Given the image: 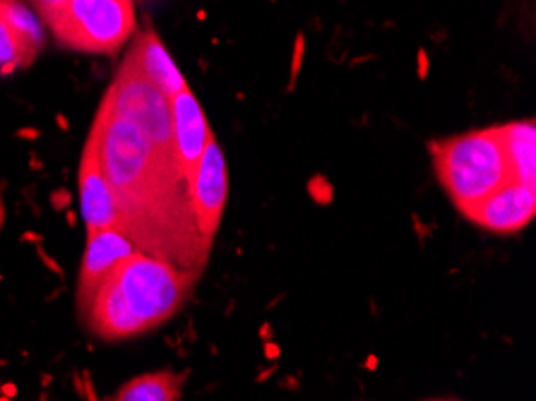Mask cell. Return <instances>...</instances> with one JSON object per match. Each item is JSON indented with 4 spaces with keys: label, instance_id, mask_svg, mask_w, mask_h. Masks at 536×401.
Returning a JSON list of instances; mask_svg holds the SVG:
<instances>
[{
    "label": "cell",
    "instance_id": "cell-11",
    "mask_svg": "<svg viewBox=\"0 0 536 401\" xmlns=\"http://www.w3.org/2000/svg\"><path fill=\"white\" fill-rule=\"evenodd\" d=\"M80 207H82V219L87 224V234L104 229H118L120 231V212L116 195L111 190L101 166H99L92 147L82 149L80 159Z\"/></svg>",
    "mask_w": 536,
    "mask_h": 401
},
{
    "label": "cell",
    "instance_id": "cell-10",
    "mask_svg": "<svg viewBox=\"0 0 536 401\" xmlns=\"http://www.w3.org/2000/svg\"><path fill=\"white\" fill-rule=\"evenodd\" d=\"M132 253H137L135 246L118 229H104L87 234V248L77 281V307H82L92 298L99 284Z\"/></svg>",
    "mask_w": 536,
    "mask_h": 401
},
{
    "label": "cell",
    "instance_id": "cell-2",
    "mask_svg": "<svg viewBox=\"0 0 536 401\" xmlns=\"http://www.w3.org/2000/svg\"><path fill=\"white\" fill-rule=\"evenodd\" d=\"M200 274L132 253L116 267L80 307L82 322L104 341L147 334L168 322L193 293Z\"/></svg>",
    "mask_w": 536,
    "mask_h": 401
},
{
    "label": "cell",
    "instance_id": "cell-12",
    "mask_svg": "<svg viewBox=\"0 0 536 401\" xmlns=\"http://www.w3.org/2000/svg\"><path fill=\"white\" fill-rule=\"evenodd\" d=\"M512 180L536 185V125L532 118L498 125Z\"/></svg>",
    "mask_w": 536,
    "mask_h": 401
},
{
    "label": "cell",
    "instance_id": "cell-14",
    "mask_svg": "<svg viewBox=\"0 0 536 401\" xmlns=\"http://www.w3.org/2000/svg\"><path fill=\"white\" fill-rule=\"evenodd\" d=\"M39 51L32 42H27L20 32L13 27V22L5 17L0 8V72L8 75L17 68H27L34 63Z\"/></svg>",
    "mask_w": 536,
    "mask_h": 401
},
{
    "label": "cell",
    "instance_id": "cell-4",
    "mask_svg": "<svg viewBox=\"0 0 536 401\" xmlns=\"http://www.w3.org/2000/svg\"><path fill=\"white\" fill-rule=\"evenodd\" d=\"M99 108L116 115V118L132 123L147 137V142L156 149V154H161L171 164H178L168 98L154 84H149L147 79L118 70L116 79L111 82L108 91L99 103Z\"/></svg>",
    "mask_w": 536,
    "mask_h": 401
},
{
    "label": "cell",
    "instance_id": "cell-18",
    "mask_svg": "<svg viewBox=\"0 0 536 401\" xmlns=\"http://www.w3.org/2000/svg\"><path fill=\"white\" fill-rule=\"evenodd\" d=\"M70 200H73V197H70L68 190H56V193L51 195V202H54V209H58V212H61V209H63V212H66V209L70 207Z\"/></svg>",
    "mask_w": 536,
    "mask_h": 401
},
{
    "label": "cell",
    "instance_id": "cell-5",
    "mask_svg": "<svg viewBox=\"0 0 536 401\" xmlns=\"http://www.w3.org/2000/svg\"><path fill=\"white\" fill-rule=\"evenodd\" d=\"M135 29L132 0H104L82 20H77L58 44L87 53H113Z\"/></svg>",
    "mask_w": 536,
    "mask_h": 401
},
{
    "label": "cell",
    "instance_id": "cell-17",
    "mask_svg": "<svg viewBox=\"0 0 536 401\" xmlns=\"http://www.w3.org/2000/svg\"><path fill=\"white\" fill-rule=\"evenodd\" d=\"M63 3H66V0H32L34 10H37V13L42 15L46 22H49L51 17H54L58 10L63 8Z\"/></svg>",
    "mask_w": 536,
    "mask_h": 401
},
{
    "label": "cell",
    "instance_id": "cell-6",
    "mask_svg": "<svg viewBox=\"0 0 536 401\" xmlns=\"http://www.w3.org/2000/svg\"><path fill=\"white\" fill-rule=\"evenodd\" d=\"M190 202H193L195 224L205 241L214 243V236L219 231L221 214L229 197V180H226V161L221 154L217 137L207 142V149L197 164L195 178L190 183Z\"/></svg>",
    "mask_w": 536,
    "mask_h": 401
},
{
    "label": "cell",
    "instance_id": "cell-9",
    "mask_svg": "<svg viewBox=\"0 0 536 401\" xmlns=\"http://www.w3.org/2000/svg\"><path fill=\"white\" fill-rule=\"evenodd\" d=\"M118 70L147 79V82L154 84L166 98L188 89V82H185V77L180 75L176 63L171 61L166 46L161 44V39L156 37V32H151V29L142 32L135 39V44L127 51V56L123 58Z\"/></svg>",
    "mask_w": 536,
    "mask_h": 401
},
{
    "label": "cell",
    "instance_id": "cell-1",
    "mask_svg": "<svg viewBox=\"0 0 536 401\" xmlns=\"http://www.w3.org/2000/svg\"><path fill=\"white\" fill-rule=\"evenodd\" d=\"M118 202L120 231L137 253L202 274L212 243L195 224L178 164L166 161L132 123L99 108L87 137Z\"/></svg>",
    "mask_w": 536,
    "mask_h": 401
},
{
    "label": "cell",
    "instance_id": "cell-22",
    "mask_svg": "<svg viewBox=\"0 0 536 401\" xmlns=\"http://www.w3.org/2000/svg\"><path fill=\"white\" fill-rule=\"evenodd\" d=\"M3 219H5V202L3 197H0V226H3Z\"/></svg>",
    "mask_w": 536,
    "mask_h": 401
},
{
    "label": "cell",
    "instance_id": "cell-21",
    "mask_svg": "<svg viewBox=\"0 0 536 401\" xmlns=\"http://www.w3.org/2000/svg\"><path fill=\"white\" fill-rule=\"evenodd\" d=\"M3 394H5L8 399L15 397V385H5V387H3Z\"/></svg>",
    "mask_w": 536,
    "mask_h": 401
},
{
    "label": "cell",
    "instance_id": "cell-15",
    "mask_svg": "<svg viewBox=\"0 0 536 401\" xmlns=\"http://www.w3.org/2000/svg\"><path fill=\"white\" fill-rule=\"evenodd\" d=\"M104 0H66L63 3V8L58 10V13L51 17L46 25L51 27V32H54V37L61 42L63 37L70 32V27L75 25L77 20H82V17L87 13H92V10L96 8V5H101Z\"/></svg>",
    "mask_w": 536,
    "mask_h": 401
},
{
    "label": "cell",
    "instance_id": "cell-19",
    "mask_svg": "<svg viewBox=\"0 0 536 401\" xmlns=\"http://www.w3.org/2000/svg\"><path fill=\"white\" fill-rule=\"evenodd\" d=\"M39 255H42V257H44V262H46V265H49V267H51V269H54V272H61V267H58V265L54 262V260H51V257H49V255H46V253H42V250H39Z\"/></svg>",
    "mask_w": 536,
    "mask_h": 401
},
{
    "label": "cell",
    "instance_id": "cell-24",
    "mask_svg": "<svg viewBox=\"0 0 536 401\" xmlns=\"http://www.w3.org/2000/svg\"><path fill=\"white\" fill-rule=\"evenodd\" d=\"M428 401H457V399H428Z\"/></svg>",
    "mask_w": 536,
    "mask_h": 401
},
{
    "label": "cell",
    "instance_id": "cell-16",
    "mask_svg": "<svg viewBox=\"0 0 536 401\" xmlns=\"http://www.w3.org/2000/svg\"><path fill=\"white\" fill-rule=\"evenodd\" d=\"M308 193L316 197L320 205H328V202L332 200V188H330V183H325L323 178L311 180V183H308Z\"/></svg>",
    "mask_w": 536,
    "mask_h": 401
},
{
    "label": "cell",
    "instance_id": "cell-25",
    "mask_svg": "<svg viewBox=\"0 0 536 401\" xmlns=\"http://www.w3.org/2000/svg\"><path fill=\"white\" fill-rule=\"evenodd\" d=\"M0 401H8V399H0Z\"/></svg>",
    "mask_w": 536,
    "mask_h": 401
},
{
    "label": "cell",
    "instance_id": "cell-13",
    "mask_svg": "<svg viewBox=\"0 0 536 401\" xmlns=\"http://www.w3.org/2000/svg\"><path fill=\"white\" fill-rule=\"evenodd\" d=\"M185 375L159 370L127 380L108 401H180Z\"/></svg>",
    "mask_w": 536,
    "mask_h": 401
},
{
    "label": "cell",
    "instance_id": "cell-7",
    "mask_svg": "<svg viewBox=\"0 0 536 401\" xmlns=\"http://www.w3.org/2000/svg\"><path fill=\"white\" fill-rule=\"evenodd\" d=\"M464 217L491 234H517L536 217V185L510 180L503 188L483 197L479 205L467 209Z\"/></svg>",
    "mask_w": 536,
    "mask_h": 401
},
{
    "label": "cell",
    "instance_id": "cell-20",
    "mask_svg": "<svg viewBox=\"0 0 536 401\" xmlns=\"http://www.w3.org/2000/svg\"><path fill=\"white\" fill-rule=\"evenodd\" d=\"M22 238H25V241H29V243H39V241H44V238H42V236H37V234H25Z\"/></svg>",
    "mask_w": 536,
    "mask_h": 401
},
{
    "label": "cell",
    "instance_id": "cell-3",
    "mask_svg": "<svg viewBox=\"0 0 536 401\" xmlns=\"http://www.w3.org/2000/svg\"><path fill=\"white\" fill-rule=\"evenodd\" d=\"M430 159L442 190L462 214L512 180L498 125L430 142Z\"/></svg>",
    "mask_w": 536,
    "mask_h": 401
},
{
    "label": "cell",
    "instance_id": "cell-8",
    "mask_svg": "<svg viewBox=\"0 0 536 401\" xmlns=\"http://www.w3.org/2000/svg\"><path fill=\"white\" fill-rule=\"evenodd\" d=\"M171 106V123H173V142H176V154L180 171L185 176V183H193L197 164L207 149V142L214 132L209 130L207 118L202 113L200 101L193 96L190 89H183L180 94L168 98Z\"/></svg>",
    "mask_w": 536,
    "mask_h": 401
},
{
    "label": "cell",
    "instance_id": "cell-23",
    "mask_svg": "<svg viewBox=\"0 0 536 401\" xmlns=\"http://www.w3.org/2000/svg\"><path fill=\"white\" fill-rule=\"evenodd\" d=\"M68 224L75 226V214H73V212H68Z\"/></svg>",
    "mask_w": 536,
    "mask_h": 401
}]
</instances>
